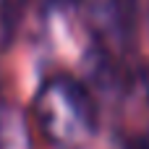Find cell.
<instances>
[{"instance_id":"cell-1","label":"cell","mask_w":149,"mask_h":149,"mask_svg":"<svg viewBox=\"0 0 149 149\" xmlns=\"http://www.w3.org/2000/svg\"><path fill=\"white\" fill-rule=\"evenodd\" d=\"M34 118L39 134L55 149H84L100 126L92 92L71 76L42 81L34 94Z\"/></svg>"},{"instance_id":"cell-2","label":"cell","mask_w":149,"mask_h":149,"mask_svg":"<svg viewBox=\"0 0 149 149\" xmlns=\"http://www.w3.org/2000/svg\"><path fill=\"white\" fill-rule=\"evenodd\" d=\"M0 149H31V134L26 126V118L0 102Z\"/></svg>"}]
</instances>
